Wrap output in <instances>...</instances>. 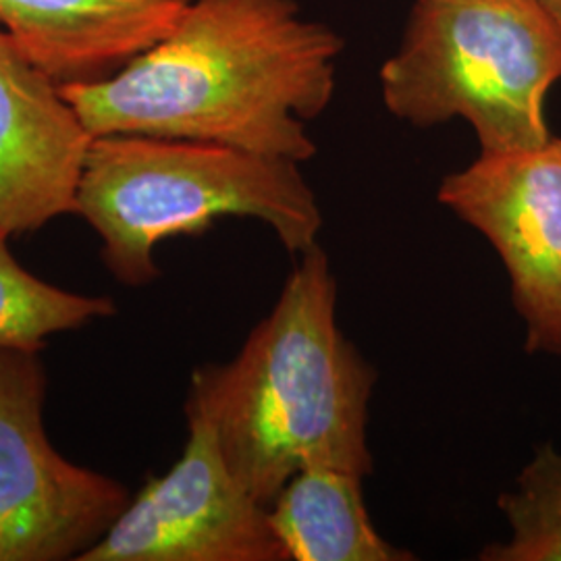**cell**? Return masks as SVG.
<instances>
[{
	"label": "cell",
	"instance_id": "cell-1",
	"mask_svg": "<svg viewBox=\"0 0 561 561\" xmlns=\"http://www.w3.org/2000/svg\"><path fill=\"white\" fill-rule=\"evenodd\" d=\"M341 50L294 0H192L117 73L60 92L92 138L206 141L301 164L317 154L306 121L333 99Z\"/></svg>",
	"mask_w": 561,
	"mask_h": 561
},
{
	"label": "cell",
	"instance_id": "cell-2",
	"mask_svg": "<svg viewBox=\"0 0 561 561\" xmlns=\"http://www.w3.org/2000/svg\"><path fill=\"white\" fill-rule=\"evenodd\" d=\"M375 381L337 324V280L317 243L240 354L194 370L185 416L208 422L236 479L268 507L306 468L373 472Z\"/></svg>",
	"mask_w": 561,
	"mask_h": 561
},
{
	"label": "cell",
	"instance_id": "cell-3",
	"mask_svg": "<svg viewBox=\"0 0 561 561\" xmlns=\"http://www.w3.org/2000/svg\"><path fill=\"white\" fill-rule=\"evenodd\" d=\"M76 215L96 231L104 266L125 287L161 275L159 243L202 238L222 217L264 222L291 254L314 248L322 229L321 206L298 162L127 134L90 141Z\"/></svg>",
	"mask_w": 561,
	"mask_h": 561
},
{
	"label": "cell",
	"instance_id": "cell-4",
	"mask_svg": "<svg viewBox=\"0 0 561 561\" xmlns=\"http://www.w3.org/2000/svg\"><path fill=\"white\" fill-rule=\"evenodd\" d=\"M561 80V44L533 0H416L381 67L382 102L416 127L472 125L481 152L551 138L545 99Z\"/></svg>",
	"mask_w": 561,
	"mask_h": 561
},
{
	"label": "cell",
	"instance_id": "cell-5",
	"mask_svg": "<svg viewBox=\"0 0 561 561\" xmlns=\"http://www.w3.org/2000/svg\"><path fill=\"white\" fill-rule=\"evenodd\" d=\"M46 387L41 352L0 347V561L80 560L131 500L123 482L53 447Z\"/></svg>",
	"mask_w": 561,
	"mask_h": 561
},
{
	"label": "cell",
	"instance_id": "cell-6",
	"mask_svg": "<svg viewBox=\"0 0 561 561\" xmlns=\"http://www.w3.org/2000/svg\"><path fill=\"white\" fill-rule=\"evenodd\" d=\"M187 419V443L150 477L80 561H289L268 507L241 484L208 422Z\"/></svg>",
	"mask_w": 561,
	"mask_h": 561
},
{
	"label": "cell",
	"instance_id": "cell-7",
	"mask_svg": "<svg viewBox=\"0 0 561 561\" xmlns=\"http://www.w3.org/2000/svg\"><path fill=\"white\" fill-rule=\"evenodd\" d=\"M437 198L500 254L526 352L561 356V138L481 152L443 180Z\"/></svg>",
	"mask_w": 561,
	"mask_h": 561
},
{
	"label": "cell",
	"instance_id": "cell-8",
	"mask_svg": "<svg viewBox=\"0 0 561 561\" xmlns=\"http://www.w3.org/2000/svg\"><path fill=\"white\" fill-rule=\"evenodd\" d=\"M90 141L59 83L0 27V229L9 238L76 215Z\"/></svg>",
	"mask_w": 561,
	"mask_h": 561
},
{
	"label": "cell",
	"instance_id": "cell-9",
	"mask_svg": "<svg viewBox=\"0 0 561 561\" xmlns=\"http://www.w3.org/2000/svg\"><path fill=\"white\" fill-rule=\"evenodd\" d=\"M192 0H0V27L59 85L117 73L164 38Z\"/></svg>",
	"mask_w": 561,
	"mask_h": 561
},
{
	"label": "cell",
	"instance_id": "cell-10",
	"mask_svg": "<svg viewBox=\"0 0 561 561\" xmlns=\"http://www.w3.org/2000/svg\"><path fill=\"white\" fill-rule=\"evenodd\" d=\"M364 477L337 468H306L268 505L289 561L414 560L385 541L368 516Z\"/></svg>",
	"mask_w": 561,
	"mask_h": 561
},
{
	"label": "cell",
	"instance_id": "cell-11",
	"mask_svg": "<svg viewBox=\"0 0 561 561\" xmlns=\"http://www.w3.org/2000/svg\"><path fill=\"white\" fill-rule=\"evenodd\" d=\"M0 229V347L42 352L57 333L117 314L108 296H83L46 283L21 264Z\"/></svg>",
	"mask_w": 561,
	"mask_h": 561
},
{
	"label": "cell",
	"instance_id": "cell-12",
	"mask_svg": "<svg viewBox=\"0 0 561 561\" xmlns=\"http://www.w3.org/2000/svg\"><path fill=\"white\" fill-rule=\"evenodd\" d=\"M510 539L482 549V561H561V451L541 445L500 497Z\"/></svg>",
	"mask_w": 561,
	"mask_h": 561
},
{
	"label": "cell",
	"instance_id": "cell-13",
	"mask_svg": "<svg viewBox=\"0 0 561 561\" xmlns=\"http://www.w3.org/2000/svg\"><path fill=\"white\" fill-rule=\"evenodd\" d=\"M533 2L541 9L542 15L551 23L561 44V0H533Z\"/></svg>",
	"mask_w": 561,
	"mask_h": 561
}]
</instances>
